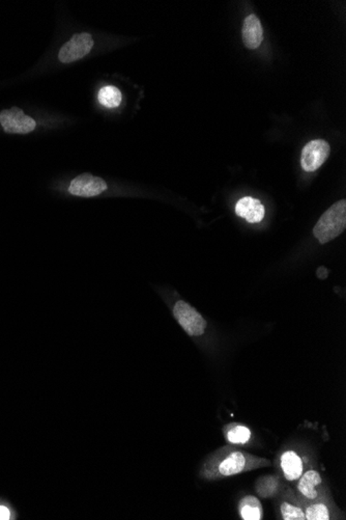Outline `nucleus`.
I'll use <instances>...</instances> for the list:
<instances>
[{
	"label": "nucleus",
	"mask_w": 346,
	"mask_h": 520,
	"mask_svg": "<svg viewBox=\"0 0 346 520\" xmlns=\"http://www.w3.org/2000/svg\"><path fill=\"white\" fill-rule=\"evenodd\" d=\"M173 317L181 327L190 336H203L207 327V322L192 305L184 300H178L172 307Z\"/></svg>",
	"instance_id": "7ed1b4c3"
},
{
	"label": "nucleus",
	"mask_w": 346,
	"mask_h": 520,
	"mask_svg": "<svg viewBox=\"0 0 346 520\" xmlns=\"http://www.w3.org/2000/svg\"><path fill=\"white\" fill-rule=\"evenodd\" d=\"M242 35L243 41L247 48L256 49L261 46L263 40V30L256 16L250 15L245 19Z\"/></svg>",
	"instance_id": "ddd939ff"
},
{
	"label": "nucleus",
	"mask_w": 346,
	"mask_h": 520,
	"mask_svg": "<svg viewBox=\"0 0 346 520\" xmlns=\"http://www.w3.org/2000/svg\"><path fill=\"white\" fill-rule=\"evenodd\" d=\"M107 184L100 177L92 176V173H81L72 180L69 193L75 197L92 198L100 195L107 189Z\"/></svg>",
	"instance_id": "6e6552de"
},
{
	"label": "nucleus",
	"mask_w": 346,
	"mask_h": 520,
	"mask_svg": "<svg viewBox=\"0 0 346 520\" xmlns=\"http://www.w3.org/2000/svg\"><path fill=\"white\" fill-rule=\"evenodd\" d=\"M236 213L251 224L261 222L265 218V210L258 200L251 197L241 199L236 205Z\"/></svg>",
	"instance_id": "9b49d317"
},
{
	"label": "nucleus",
	"mask_w": 346,
	"mask_h": 520,
	"mask_svg": "<svg viewBox=\"0 0 346 520\" xmlns=\"http://www.w3.org/2000/svg\"><path fill=\"white\" fill-rule=\"evenodd\" d=\"M331 153L329 144L323 139L309 142L303 148L301 155V165L306 171H315L327 160Z\"/></svg>",
	"instance_id": "0eeeda50"
},
{
	"label": "nucleus",
	"mask_w": 346,
	"mask_h": 520,
	"mask_svg": "<svg viewBox=\"0 0 346 520\" xmlns=\"http://www.w3.org/2000/svg\"><path fill=\"white\" fill-rule=\"evenodd\" d=\"M0 124L7 133L11 134H28L37 127L36 121L18 107L1 111Z\"/></svg>",
	"instance_id": "423d86ee"
},
{
	"label": "nucleus",
	"mask_w": 346,
	"mask_h": 520,
	"mask_svg": "<svg viewBox=\"0 0 346 520\" xmlns=\"http://www.w3.org/2000/svg\"><path fill=\"white\" fill-rule=\"evenodd\" d=\"M306 520L339 519L340 510L336 507L331 495L312 501H301Z\"/></svg>",
	"instance_id": "1a4fd4ad"
},
{
	"label": "nucleus",
	"mask_w": 346,
	"mask_h": 520,
	"mask_svg": "<svg viewBox=\"0 0 346 520\" xmlns=\"http://www.w3.org/2000/svg\"><path fill=\"white\" fill-rule=\"evenodd\" d=\"M296 494L300 501H312L321 497H329V492L325 486L321 474L316 470H307L296 481Z\"/></svg>",
	"instance_id": "20e7f679"
},
{
	"label": "nucleus",
	"mask_w": 346,
	"mask_h": 520,
	"mask_svg": "<svg viewBox=\"0 0 346 520\" xmlns=\"http://www.w3.org/2000/svg\"><path fill=\"white\" fill-rule=\"evenodd\" d=\"M226 441L232 445H246L252 437V432L248 427L242 424L226 425L223 428Z\"/></svg>",
	"instance_id": "2eb2a0df"
},
{
	"label": "nucleus",
	"mask_w": 346,
	"mask_h": 520,
	"mask_svg": "<svg viewBox=\"0 0 346 520\" xmlns=\"http://www.w3.org/2000/svg\"><path fill=\"white\" fill-rule=\"evenodd\" d=\"M282 484L277 476H265L259 479L255 485V490L263 499L276 497L279 494Z\"/></svg>",
	"instance_id": "dca6fc26"
},
{
	"label": "nucleus",
	"mask_w": 346,
	"mask_h": 520,
	"mask_svg": "<svg viewBox=\"0 0 346 520\" xmlns=\"http://www.w3.org/2000/svg\"><path fill=\"white\" fill-rule=\"evenodd\" d=\"M238 514L244 520H261L263 518V505L254 495H245L238 503Z\"/></svg>",
	"instance_id": "4468645a"
},
{
	"label": "nucleus",
	"mask_w": 346,
	"mask_h": 520,
	"mask_svg": "<svg viewBox=\"0 0 346 520\" xmlns=\"http://www.w3.org/2000/svg\"><path fill=\"white\" fill-rule=\"evenodd\" d=\"M346 228V201L341 200L334 204L329 209L323 213L320 220L315 224L314 233L315 238L321 243L329 242L333 239L337 238L338 236L343 233Z\"/></svg>",
	"instance_id": "f03ea898"
},
{
	"label": "nucleus",
	"mask_w": 346,
	"mask_h": 520,
	"mask_svg": "<svg viewBox=\"0 0 346 520\" xmlns=\"http://www.w3.org/2000/svg\"><path fill=\"white\" fill-rule=\"evenodd\" d=\"M271 464V461L265 458L257 457L241 450L224 447L217 450L205 459L199 476L207 481L221 480L269 466Z\"/></svg>",
	"instance_id": "f257e3e1"
},
{
	"label": "nucleus",
	"mask_w": 346,
	"mask_h": 520,
	"mask_svg": "<svg viewBox=\"0 0 346 520\" xmlns=\"http://www.w3.org/2000/svg\"><path fill=\"white\" fill-rule=\"evenodd\" d=\"M94 39L88 32L75 34L69 42L65 43L59 52V61L63 64L73 63L83 59L92 51Z\"/></svg>",
	"instance_id": "39448f33"
},
{
	"label": "nucleus",
	"mask_w": 346,
	"mask_h": 520,
	"mask_svg": "<svg viewBox=\"0 0 346 520\" xmlns=\"http://www.w3.org/2000/svg\"><path fill=\"white\" fill-rule=\"evenodd\" d=\"M99 101L107 108H115L121 102V90L112 86H104L99 92Z\"/></svg>",
	"instance_id": "f3484780"
},
{
	"label": "nucleus",
	"mask_w": 346,
	"mask_h": 520,
	"mask_svg": "<svg viewBox=\"0 0 346 520\" xmlns=\"http://www.w3.org/2000/svg\"><path fill=\"white\" fill-rule=\"evenodd\" d=\"M12 517V512L9 507L0 505V520H10Z\"/></svg>",
	"instance_id": "a211bd4d"
},
{
	"label": "nucleus",
	"mask_w": 346,
	"mask_h": 520,
	"mask_svg": "<svg viewBox=\"0 0 346 520\" xmlns=\"http://www.w3.org/2000/svg\"><path fill=\"white\" fill-rule=\"evenodd\" d=\"M278 510H279V515L281 519L306 520L302 503L298 501L296 493L292 492V491H290V494L288 493L279 499Z\"/></svg>",
	"instance_id": "f8f14e48"
},
{
	"label": "nucleus",
	"mask_w": 346,
	"mask_h": 520,
	"mask_svg": "<svg viewBox=\"0 0 346 520\" xmlns=\"http://www.w3.org/2000/svg\"><path fill=\"white\" fill-rule=\"evenodd\" d=\"M279 464L284 479L287 482H296L304 472L302 457L294 450L283 452L280 456Z\"/></svg>",
	"instance_id": "9d476101"
}]
</instances>
